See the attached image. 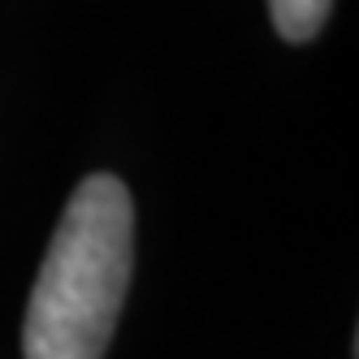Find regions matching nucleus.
I'll return each mask as SVG.
<instances>
[{
  "mask_svg": "<svg viewBox=\"0 0 359 359\" xmlns=\"http://www.w3.org/2000/svg\"><path fill=\"white\" fill-rule=\"evenodd\" d=\"M135 273V199L121 177L74 187L22 320V359H104Z\"/></svg>",
  "mask_w": 359,
  "mask_h": 359,
  "instance_id": "obj_1",
  "label": "nucleus"
},
{
  "mask_svg": "<svg viewBox=\"0 0 359 359\" xmlns=\"http://www.w3.org/2000/svg\"><path fill=\"white\" fill-rule=\"evenodd\" d=\"M333 0H269L273 31L286 43H312L329 22Z\"/></svg>",
  "mask_w": 359,
  "mask_h": 359,
  "instance_id": "obj_2",
  "label": "nucleus"
}]
</instances>
